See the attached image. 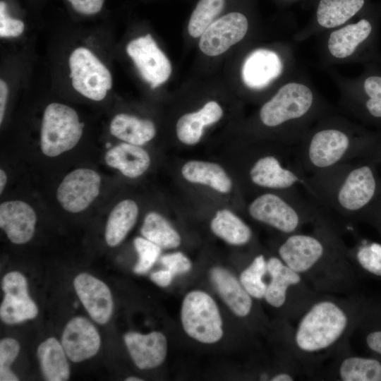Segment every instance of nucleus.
Returning a JSON list of instances; mask_svg holds the SVG:
<instances>
[{
    "instance_id": "nucleus-1",
    "label": "nucleus",
    "mask_w": 381,
    "mask_h": 381,
    "mask_svg": "<svg viewBox=\"0 0 381 381\" xmlns=\"http://www.w3.org/2000/svg\"><path fill=\"white\" fill-rule=\"evenodd\" d=\"M381 143L347 120L324 116L293 147L297 162L308 175L365 159Z\"/></svg>"
},
{
    "instance_id": "nucleus-2",
    "label": "nucleus",
    "mask_w": 381,
    "mask_h": 381,
    "mask_svg": "<svg viewBox=\"0 0 381 381\" xmlns=\"http://www.w3.org/2000/svg\"><path fill=\"white\" fill-rule=\"evenodd\" d=\"M377 166L358 159L310 175L315 200L329 214L362 219L381 190Z\"/></svg>"
},
{
    "instance_id": "nucleus-3",
    "label": "nucleus",
    "mask_w": 381,
    "mask_h": 381,
    "mask_svg": "<svg viewBox=\"0 0 381 381\" xmlns=\"http://www.w3.org/2000/svg\"><path fill=\"white\" fill-rule=\"evenodd\" d=\"M324 116L323 107L313 90L303 83L291 81L262 105L258 120L263 127L278 130L280 140L294 147L312 123Z\"/></svg>"
},
{
    "instance_id": "nucleus-4",
    "label": "nucleus",
    "mask_w": 381,
    "mask_h": 381,
    "mask_svg": "<svg viewBox=\"0 0 381 381\" xmlns=\"http://www.w3.org/2000/svg\"><path fill=\"white\" fill-rule=\"evenodd\" d=\"M247 209L254 220L287 236L298 233L303 224L316 222L328 212L310 196L303 195L300 190L263 192Z\"/></svg>"
},
{
    "instance_id": "nucleus-5",
    "label": "nucleus",
    "mask_w": 381,
    "mask_h": 381,
    "mask_svg": "<svg viewBox=\"0 0 381 381\" xmlns=\"http://www.w3.org/2000/svg\"><path fill=\"white\" fill-rule=\"evenodd\" d=\"M347 325V315L337 304L330 301L318 302L300 320L296 344L306 352L327 349L341 337Z\"/></svg>"
},
{
    "instance_id": "nucleus-6",
    "label": "nucleus",
    "mask_w": 381,
    "mask_h": 381,
    "mask_svg": "<svg viewBox=\"0 0 381 381\" xmlns=\"http://www.w3.org/2000/svg\"><path fill=\"white\" fill-rule=\"evenodd\" d=\"M319 234L295 233L288 235L278 248L279 258L298 273L307 272L328 254L335 238L327 213L315 222Z\"/></svg>"
},
{
    "instance_id": "nucleus-7",
    "label": "nucleus",
    "mask_w": 381,
    "mask_h": 381,
    "mask_svg": "<svg viewBox=\"0 0 381 381\" xmlns=\"http://www.w3.org/2000/svg\"><path fill=\"white\" fill-rule=\"evenodd\" d=\"M83 126L71 107L49 104L44 110L41 127L42 152L48 157H56L72 149L82 136Z\"/></svg>"
},
{
    "instance_id": "nucleus-8",
    "label": "nucleus",
    "mask_w": 381,
    "mask_h": 381,
    "mask_svg": "<svg viewBox=\"0 0 381 381\" xmlns=\"http://www.w3.org/2000/svg\"><path fill=\"white\" fill-rule=\"evenodd\" d=\"M181 315L183 329L193 339L212 344L222 338V320L219 308L207 293L189 292L183 301Z\"/></svg>"
},
{
    "instance_id": "nucleus-9",
    "label": "nucleus",
    "mask_w": 381,
    "mask_h": 381,
    "mask_svg": "<svg viewBox=\"0 0 381 381\" xmlns=\"http://www.w3.org/2000/svg\"><path fill=\"white\" fill-rule=\"evenodd\" d=\"M126 52L143 78L152 89L165 83L171 73V65L150 34L131 41Z\"/></svg>"
},
{
    "instance_id": "nucleus-10",
    "label": "nucleus",
    "mask_w": 381,
    "mask_h": 381,
    "mask_svg": "<svg viewBox=\"0 0 381 381\" xmlns=\"http://www.w3.org/2000/svg\"><path fill=\"white\" fill-rule=\"evenodd\" d=\"M101 179L95 171L80 168L68 174L56 193L59 202L66 211L79 212L86 209L99 193Z\"/></svg>"
},
{
    "instance_id": "nucleus-11",
    "label": "nucleus",
    "mask_w": 381,
    "mask_h": 381,
    "mask_svg": "<svg viewBox=\"0 0 381 381\" xmlns=\"http://www.w3.org/2000/svg\"><path fill=\"white\" fill-rule=\"evenodd\" d=\"M248 29L247 18L238 12H231L215 20L202 33L200 49L206 55L216 56L224 53L240 42Z\"/></svg>"
},
{
    "instance_id": "nucleus-12",
    "label": "nucleus",
    "mask_w": 381,
    "mask_h": 381,
    "mask_svg": "<svg viewBox=\"0 0 381 381\" xmlns=\"http://www.w3.org/2000/svg\"><path fill=\"white\" fill-rule=\"evenodd\" d=\"M1 284L4 296L0 306V318L4 323L17 324L37 315V307L29 296L27 280L21 273H7Z\"/></svg>"
},
{
    "instance_id": "nucleus-13",
    "label": "nucleus",
    "mask_w": 381,
    "mask_h": 381,
    "mask_svg": "<svg viewBox=\"0 0 381 381\" xmlns=\"http://www.w3.org/2000/svg\"><path fill=\"white\" fill-rule=\"evenodd\" d=\"M76 49L78 71L71 78L73 88L90 99L102 100L112 86L109 71L90 50L85 47Z\"/></svg>"
},
{
    "instance_id": "nucleus-14",
    "label": "nucleus",
    "mask_w": 381,
    "mask_h": 381,
    "mask_svg": "<svg viewBox=\"0 0 381 381\" xmlns=\"http://www.w3.org/2000/svg\"><path fill=\"white\" fill-rule=\"evenodd\" d=\"M100 342L97 329L83 317L71 319L66 325L61 337L67 357L74 363L95 356L99 349Z\"/></svg>"
},
{
    "instance_id": "nucleus-15",
    "label": "nucleus",
    "mask_w": 381,
    "mask_h": 381,
    "mask_svg": "<svg viewBox=\"0 0 381 381\" xmlns=\"http://www.w3.org/2000/svg\"><path fill=\"white\" fill-rule=\"evenodd\" d=\"M76 294L90 317L97 323H107L113 310V300L109 287L95 277L82 273L73 282Z\"/></svg>"
},
{
    "instance_id": "nucleus-16",
    "label": "nucleus",
    "mask_w": 381,
    "mask_h": 381,
    "mask_svg": "<svg viewBox=\"0 0 381 381\" xmlns=\"http://www.w3.org/2000/svg\"><path fill=\"white\" fill-rule=\"evenodd\" d=\"M282 69V61L277 52L258 49L246 58L241 68L242 80L248 87L262 90L275 80Z\"/></svg>"
},
{
    "instance_id": "nucleus-17",
    "label": "nucleus",
    "mask_w": 381,
    "mask_h": 381,
    "mask_svg": "<svg viewBox=\"0 0 381 381\" xmlns=\"http://www.w3.org/2000/svg\"><path fill=\"white\" fill-rule=\"evenodd\" d=\"M36 221L34 210L25 202L6 201L0 205V226L13 243L28 242L33 236Z\"/></svg>"
},
{
    "instance_id": "nucleus-18",
    "label": "nucleus",
    "mask_w": 381,
    "mask_h": 381,
    "mask_svg": "<svg viewBox=\"0 0 381 381\" xmlns=\"http://www.w3.org/2000/svg\"><path fill=\"white\" fill-rule=\"evenodd\" d=\"M124 341L135 365L140 369H150L160 365L167 352L165 336L159 332L142 334L130 332Z\"/></svg>"
},
{
    "instance_id": "nucleus-19",
    "label": "nucleus",
    "mask_w": 381,
    "mask_h": 381,
    "mask_svg": "<svg viewBox=\"0 0 381 381\" xmlns=\"http://www.w3.org/2000/svg\"><path fill=\"white\" fill-rule=\"evenodd\" d=\"M223 110L219 103L210 101L198 111L181 116L176 126V135L183 144L192 145L198 143L206 126L220 120Z\"/></svg>"
},
{
    "instance_id": "nucleus-20",
    "label": "nucleus",
    "mask_w": 381,
    "mask_h": 381,
    "mask_svg": "<svg viewBox=\"0 0 381 381\" xmlns=\"http://www.w3.org/2000/svg\"><path fill=\"white\" fill-rule=\"evenodd\" d=\"M371 31L372 25L366 19L336 29L329 35L328 52L334 59H346L368 37Z\"/></svg>"
},
{
    "instance_id": "nucleus-21",
    "label": "nucleus",
    "mask_w": 381,
    "mask_h": 381,
    "mask_svg": "<svg viewBox=\"0 0 381 381\" xmlns=\"http://www.w3.org/2000/svg\"><path fill=\"white\" fill-rule=\"evenodd\" d=\"M211 277L219 294L231 310L240 317L248 315L252 308V299L241 282L222 267L213 268Z\"/></svg>"
},
{
    "instance_id": "nucleus-22",
    "label": "nucleus",
    "mask_w": 381,
    "mask_h": 381,
    "mask_svg": "<svg viewBox=\"0 0 381 381\" xmlns=\"http://www.w3.org/2000/svg\"><path fill=\"white\" fill-rule=\"evenodd\" d=\"M107 165L119 169L129 178H137L144 174L150 164V157L140 145L128 143L110 148L104 157Z\"/></svg>"
},
{
    "instance_id": "nucleus-23",
    "label": "nucleus",
    "mask_w": 381,
    "mask_h": 381,
    "mask_svg": "<svg viewBox=\"0 0 381 381\" xmlns=\"http://www.w3.org/2000/svg\"><path fill=\"white\" fill-rule=\"evenodd\" d=\"M181 174L190 183L210 186L221 193H228L232 189L230 177L219 164L214 162L188 161L182 167Z\"/></svg>"
},
{
    "instance_id": "nucleus-24",
    "label": "nucleus",
    "mask_w": 381,
    "mask_h": 381,
    "mask_svg": "<svg viewBox=\"0 0 381 381\" xmlns=\"http://www.w3.org/2000/svg\"><path fill=\"white\" fill-rule=\"evenodd\" d=\"M267 270L271 280L267 286L264 298L270 306L279 308L286 301L288 288L298 284L301 277L299 273L291 270L277 257L268 259Z\"/></svg>"
},
{
    "instance_id": "nucleus-25",
    "label": "nucleus",
    "mask_w": 381,
    "mask_h": 381,
    "mask_svg": "<svg viewBox=\"0 0 381 381\" xmlns=\"http://www.w3.org/2000/svg\"><path fill=\"white\" fill-rule=\"evenodd\" d=\"M37 357L44 378L48 381L68 380L70 368L62 344L50 337L40 344Z\"/></svg>"
},
{
    "instance_id": "nucleus-26",
    "label": "nucleus",
    "mask_w": 381,
    "mask_h": 381,
    "mask_svg": "<svg viewBox=\"0 0 381 381\" xmlns=\"http://www.w3.org/2000/svg\"><path fill=\"white\" fill-rule=\"evenodd\" d=\"M110 132L125 143L140 146L155 136L156 128L150 120L138 119L127 114H119L111 122Z\"/></svg>"
},
{
    "instance_id": "nucleus-27",
    "label": "nucleus",
    "mask_w": 381,
    "mask_h": 381,
    "mask_svg": "<svg viewBox=\"0 0 381 381\" xmlns=\"http://www.w3.org/2000/svg\"><path fill=\"white\" fill-rule=\"evenodd\" d=\"M138 207L132 200L119 202L111 212L106 226L105 239L111 247L119 245L134 226Z\"/></svg>"
},
{
    "instance_id": "nucleus-28",
    "label": "nucleus",
    "mask_w": 381,
    "mask_h": 381,
    "mask_svg": "<svg viewBox=\"0 0 381 381\" xmlns=\"http://www.w3.org/2000/svg\"><path fill=\"white\" fill-rule=\"evenodd\" d=\"M212 231L226 243L245 245L252 238V231L239 217L227 209L217 211L210 223Z\"/></svg>"
},
{
    "instance_id": "nucleus-29",
    "label": "nucleus",
    "mask_w": 381,
    "mask_h": 381,
    "mask_svg": "<svg viewBox=\"0 0 381 381\" xmlns=\"http://www.w3.org/2000/svg\"><path fill=\"white\" fill-rule=\"evenodd\" d=\"M364 0H320L316 11L319 25L326 29L344 25L363 6Z\"/></svg>"
},
{
    "instance_id": "nucleus-30",
    "label": "nucleus",
    "mask_w": 381,
    "mask_h": 381,
    "mask_svg": "<svg viewBox=\"0 0 381 381\" xmlns=\"http://www.w3.org/2000/svg\"><path fill=\"white\" fill-rule=\"evenodd\" d=\"M145 238L161 248H175L181 244V237L168 221L155 212H149L145 217L140 229Z\"/></svg>"
},
{
    "instance_id": "nucleus-31",
    "label": "nucleus",
    "mask_w": 381,
    "mask_h": 381,
    "mask_svg": "<svg viewBox=\"0 0 381 381\" xmlns=\"http://www.w3.org/2000/svg\"><path fill=\"white\" fill-rule=\"evenodd\" d=\"M339 372L344 381H381V363L373 358L348 357L342 361Z\"/></svg>"
},
{
    "instance_id": "nucleus-32",
    "label": "nucleus",
    "mask_w": 381,
    "mask_h": 381,
    "mask_svg": "<svg viewBox=\"0 0 381 381\" xmlns=\"http://www.w3.org/2000/svg\"><path fill=\"white\" fill-rule=\"evenodd\" d=\"M224 6V0H199L188 24V31L193 37H199L214 21Z\"/></svg>"
},
{
    "instance_id": "nucleus-33",
    "label": "nucleus",
    "mask_w": 381,
    "mask_h": 381,
    "mask_svg": "<svg viewBox=\"0 0 381 381\" xmlns=\"http://www.w3.org/2000/svg\"><path fill=\"white\" fill-rule=\"evenodd\" d=\"M266 272L267 261L265 256L260 254L241 272L240 282L250 296L258 299L264 298L267 286L263 281Z\"/></svg>"
},
{
    "instance_id": "nucleus-34",
    "label": "nucleus",
    "mask_w": 381,
    "mask_h": 381,
    "mask_svg": "<svg viewBox=\"0 0 381 381\" xmlns=\"http://www.w3.org/2000/svg\"><path fill=\"white\" fill-rule=\"evenodd\" d=\"M367 99L360 107L366 116L381 120V77L370 76L363 84Z\"/></svg>"
},
{
    "instance_id": "nucleus-35",
    "label": "nucleus",
    "mask_w": 381,
    "mask_h": 381,
    "mask_svg": "<svg viewBox=\"0 0 381 381\" xmlns=\"http://www.w3.org/2000/svg\"><path fill=\"white\" fill-rule=\"evenodd\" d=\"M138 255V260L134 267L135 273L142 274L147 272L157 260L161 248L145 237H136L133 241Z\"/></svg>"
},
{
    "instance_id": "nucleus-36",
    "label": "nucleus",
    "mask_w": 381,
    "mask_h": 381,
    "mask_svg": "<svg viewBox=\"0 0 381 381\" xmlns=\"http://www.w3.org/2000/svg\"><path fill=\"white\" fill-rule=\"evenodd\" d=\"M20 351L18 342L12 338H4L0 341V380L18 381L19 379L10 367Z\"/></svg>"
},
{
    "instance_id": "nucleus-37",
    "label": "nucleus",
    "mask_w": 381,
    "mask_h": 381,
    "mask_svg": "<svg viewBox=\"0 0 381 381\" xmlns=\"http://www.w3.org/2000/svg\"><path fill=\"white\" fill-rule=\"evenodd\" d=\"M356 257L363 268L375 275L381 276V258L371 249L369 243H364L360 246Z\"/></svg>"
},
{
    "instance_id": "nucleus-38",
    "label": "nucleus",
    "mask_w": 381,
    "mask_h": 381,
    "mask_svg": "<svg viewBox=\"0 0 381 381\" xmlns=\"http://www.w3.org/2000/svg\"><path fill=\"white\" fill-rule=\"evenodd\" d=\"M6 4L0 3V36L1 37H18L25 29L23 21L9 17L6 14Z\"/></svg>"
},
{
    "instance_id": "nucleus-39",
    "label": "nucleus",
    "mask_w": 381,
    "mask_h": 381,
    "mask_svg": "<svg viewBox=\"0 0 381 381\" xmlns=\"http://www.w3.org/2000/svg\"><path fill=\"white\" fill-rule=\"evenodd\" d=\"M161 262L174 275L187 272L192 266L190 260L181 252L165 255Z\"/></svg>"
},
{
    "instance_id": "nucleus-40",
    "label": "nucleus",
    "mask_w": 381,
    "mask_h": 381,
    "mask_svg": "<svg viewBox=\"0 0 381 381\" xmlns=\"http://www.w3.org/2000/svg\"><path fill=\"white\" fill-rule=\"evenodd\" d=\"M77 12L93 15L100 11L104 0H67Z\"/></svg>"
},
{
    "instance_id": "nucleus-41",
    "label": "nucleus",
    "mask_w": 381,
    "mask_h": 381,
    "mask_svg": "<svg viewBox=\"0 0 381 381\" xmlns=\"http://www.w3.org/2000/svg\"><path fill=\"white\" fill-rule=\"evenodd\" d=\"M362 219H365L378 224L381 229V190L377 198L364 214Z\"/></svg>"
},
{
    "instance_id": "nucleus-42",
    "label": "nucleus",
    "mask_w": 381,
    "mask_h": 381,
    "mask_svg": "<svg viewBox=\"0 0 381 381\" xmlns=\"http://www.w3.org/2000/svg\"><path fill=\"white\" fill-rule=\"evenodd\" d=\"M174 276L169 270L166 269L152 273L150 279L159 286L166 287L171 284Z\"/></svg>"
},
{
    "instance_id": "nucleus-43",
    "label": "nucleus",
    "mask_w": 381,
    "mask_h": 381,
    "mask_svg": "<svg viewBox=\"0 0 381 381\" xmlns=\"http://www.w3.org/2000/svg\"><path fill=\"white\" fill-rule=\"evenodd\" d=\"M366 343L372 351L381 354V331L370 332L366 337Z\"/></svg>"
},
{
    "instance_id": "nucleus-44",
    "label": "nucleus",
    "mask_w": 381,
    "mask_h": 381,
    "mask_svg": "<svg viewBox=\"0 0 381 381\" xmlns=\"http://www.w3.org/2000/svg\"><path fill=\"white\" fill-rule=\"evenodd\" d=\"M8 95V88L4 80H0V123H2L6 101Z\"/></svg>"
},
{
    "instance_id": "nucleus-45",
    "label": "nucleus",
    "mask_w": 381,
    "mask_h": 381,
    "mask_svg": "<svg viewBox=\"0 0 381 381\" xmlns=\"http://www.w3.org/2000/svg\"><path fill=\"white\" fill-rule=\"evenodd\" d=\"M272 381H292L294 378L288 373H279L274 376Z\"/></svg>"
},
{
    "instance_id": "nucleus-46",
    "label": "nucleus",
    "mask_w": 381,
    "mask_h": 381,
    "mask_svg": "<svg viewBox=\"0 0 381 381\" xmlns=\"http://www.w3.org/2000/svg\"><path fill=\"white\" fill-rule=\"evenodd\" d=\"M7 181V176L6 172L3 169H0V193H1L4 189Z\"/></svg>"
},
{
    "instance_id": "nucleus-47",
    "label": "nucleus",
    "mask_w": 381,
    "mask_h": 381,
    "mask_svg": "<svg viewBox=\"0 0 381 381\" xmlns=\"http://www.w3.org/2000/svg\"><path fill=\"white\" fill-rule=\"evenodd\" d=\"M126 381H142L143 379H140L137 377H128L126 379Z\"/></svg>"
},
{
    "instance_id": "nucleus-48",
    "label": "nucleus",
    "mask_w": 381,
    "mask_h": 381,
    "mask_svg": "<svg viewBox=\"0 0 381 381\" xmlns=\"http://www.w3.org/2000/svg\"><path fill=\"white\" fill-rule=\"evenodd\" d=\"M106 147H107V148L111 147V143H107L106 144Z\"/></svg>"
}]
</instances>
